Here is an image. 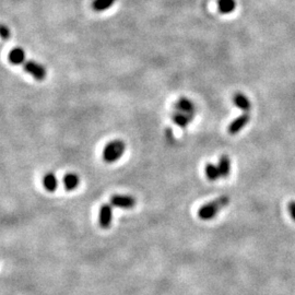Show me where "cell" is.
I'll return each instance as SVG.
<instances>
[{
  "mask_svg": "<svg viewBox=\"0 0 295 295\" xmlns=\"http://www.w3.org/2000/svg\"><path fill=\"white\" fill-rule=\"evenodd\" d=\"M230 203L229 196H221L212 201H210L206 205H203L198 211V216L203 221L211 220L220 212V210L226 208Z\"/></svg>",
  "mask_w": 295,
  "mask_h": 295,
  "instance_id": "1",
  "label": "cell"
},
{
  "mask_svg": "<svg viewBox=\"0 0 295 295\" xmlns=\"http://www.w3.org/2000/svg\"><path fill=\"white\" fill-rule=\"evenodd\" d=\"M126 144L122 140H113L105 145L103 150V160L106 163H114L122 158L125 152Z\"/></svg>",
  "mask_w": 295,
  "mask_h": 295,
  "instance_id": "2",
  "label": "cell"
},
{
  "mask_svg": "<svg viewBox=\"0 0 295 295\" xmlns=\"http://www.w3.org/2000/svg\"><path fill=\"white\" fill-rule=\"evenodd\" d=\"M24 70L25 71L31 75L33 78L36 81H43L45 80L47 71L43 65L39 64V62L34 60H27L24 62Z\"/></svg>",
  "mask_w": 295,
  "mask_h": 295,
  "instance_id": "3",
  "label": "cell"
},
{
  "mask_svg": "<svg viewBox=\"0 0 295 295\" xmlns=\"http://www.w3.org/2000/svg\"><path fill=\"white\" fill-rule=\"evenodd\" d=\"M113 222V206L110 203H104L98 211V224L102 229H109Z\"/></svg>",
  "mask_w": 295,
  "mask_h": 295,
  "instance_id": "4",
  "label": "cell"
},
{
  "mask_svg": "<svg viewBox=\"0 0 295 295\" xmlns=\"http://www.w3.org/2000/svg\"><path fill=\"white\" fill-rule=\"evenodd\" d=\"M136 199L129 195H114L110 198V205L122 208V209H131L136 206Z\"/></svg>",
  "mask_w": 295,
  "mask_h": 295,
  "instance_id": "5",
  "label": "cell"
},
{
  "mask_svg": "<svg viewBox=\"0 0 295 295\" xmlns=\"http://www.w3.org/2000/svg\"><path fill=\"white\" fill-rule=\"evenodd\" d=\"M249 121H250V116L248 115V113H244L241 116H238L230 124L228 128L229 133L230 135H236V133L240 132L245 126L249 123Z\"/></svg>",
  "mask_w": 295,
  "mask_h": 295,
  "instance_id": "6",
  "label": "cell"
},
{
  "mask_svg": "<svg viewBox=\"0 0 295 295\" xmlns=\"http://www.w3.org/2000/svg\"><path fill=\"white\" fill-rule=\"evenodd\" d=\"M175 109L181 112V113H185L192 117H194L196 113L195 104L191 100H188V98H185V97L179 98V100L176 102V104H175Z\"/></svg>",
  "mask_w": 295,
  "mask_h": 295,
  "instance_id": "7",
  "label": "cell"
},
{
  "mask_svg": "<svg viewBox=\"0 0 295 295\" xmlns=\"http://www.w3.org/2000/svg\"><path fill=\"white\" fill-rule=\"evenodd\" d=\"M62 184H64L66 191L71 192L75 191L76 188H78L80 184V178L76 173H67L64 178H62Z\"/></svg>",
  "mask_w": 295,
  "mask_h": 295,
  "instance_id": "8",
  "label": "cell"
},
{
  "mask_svg": "<svg viewBox=\"0 0 295 295\" xmlns=\"http://www.w3.org/2000/svg\"><path fill=\"white\" fill-rule=\"evenodd\" d=\"M8 58L12 65H22L25 62V53L21 47H16L11 49Z\"/></svg>",
  "mask_w": 295,
  "mask_h": 295,
  "instance_id": "9",
  "label": "cell"
},
{
  "mask_svg": "<svg viewBox=\"0 0 295 295\" xmlns=\"http://www.w3.org/2000/svg\"><path fill=\"white\" fill-rule=\"evenodd\" d=\"M43 186L49 193H54L58 187V179L53 172H48L43 177Z\"/></svg>",
  "mask_w": 295,
  "mask_h": 295,
  "instance_id": "10",
  "label": "cell"
},
{
  "mask_svg": "<svg viewBox=\"0 0 295 295\" xmlns=\"http://www.w3.org/2000/svg\"><path fill=\"white\" fill-rule=\"evenodd\" d=\"M233 102L238 108L245 112V113H247V112L251 108L250 101L248 100L247 96L243 93H236L233 97Z\"/></svg>",
  "mask_w": 295,
  "mask_h": 295,
  "instance_id": "11",
  "label": "cell"
},
{
  "mask_svg": "<svg viewBox=\"0 0 295 295\" xmlns=\"http://www.w3.org/2000/svg\"><path fill=\"white\" fill-rule=\"evenodd\" d=\"M172 119H173V122L177 126H179L180 128H185V127H187L188 124L192 122L193 117L185 114V113H181V112L175 110L172 115Z\"/></svg>",
  "mask_w": 295,
  "mask_h": 295,
  "instance_id": "12",
  "label": "cell"
},
{
  "mask_svg": "<svg viewBox=\"0 0 295 295\" xmlns=\"http://www.w3.org/2000/svg\"><path fill=\"white\" fill-rule=\"evenodd\" d=\"M217 167H219V171L221 174V177H228L231 172V161L228 156H221L219 159V164H217Z\"/></svg>",
  "mask_w": 295,
  "mask_h": 295,
  "instance_id": "13",
  "label": "cell"
},
{
  "mask_svg": "<svg viewBox=\"0 0 295 295\" xmlns=\"http://www.w3.org/2000/svg\"><path fill=\"white\" fill-rule=\"evenodd\" d=\"M217 8L223 15L233 12L236 8L235 0H217Z\"/></svg>",
  "mask_w": 295,
  "mask_h": 295,
  "instance_id": "14",
  "label": "cell"
},
{
  "mask_svg": "<svg viewBox=\"0 0 295 295\" xmlns=\"http://www.w3.org/2000/svg\"><path fill=\"white\" fill-rule=\"evenodd\" d=\"M205 173H206V176L209 180H216L217 178H220L221 177V174H220V171H219V167H217V165H214L212 163H208L206 165V168H205Z\"/></svg>",
  "mask_w": 295,
  "mask_h": 295,
  "instance_id": "15",
  "label": "cell"
},
{
  "mask_svg": "<svg viewBox=\"0 0 295 295\" xmlns=\"http://www.w3.org/2000/svg\"><path fill=\"white\" fill-rule=\"evenodd\" d=\"M116 0H93L92 8L94 11L101 12L107 10L112 6L115 4Z\"/></svg>",
  "mask_w": 295,
  "mask_h": 295,
  "instance_id": "16",
  "label": "cell"
},
{
  "mask_svg": "<svg viewBox=\"0 0 295 295\" xmlns=\"http://www.w3.org/2000/svg\"><path fill=\"white\" fill-rule=\"evenodd\" d=\"M0 38L3 40H8L10 38V30L5 24H0Z\"/></svg>",
  "mask_w": 295,
  "mask_h": 295,
  "instance_id": "17",
  "label": "cell"
},
{
  "mask_svg": "<svg viewBox=\"0 0 295 295\" xmlns=\"http://www.w3.org/2000/svg\"><path fill=\"white\" fill-rule=\"evenodd\" d=\"M287 210H289V213L292 217V220L295 222V201H290L289 206H287Z\"/></svg>",
  "mask_w": 295,
  "mask_h": 295,
  "instance_id": "18",
  "label": "cell"
}]
</instances>
